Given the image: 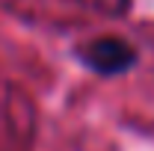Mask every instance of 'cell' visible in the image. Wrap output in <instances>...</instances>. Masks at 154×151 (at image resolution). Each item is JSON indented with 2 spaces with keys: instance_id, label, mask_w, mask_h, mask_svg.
I'll use <instances>...</instances> for the list:
<instances>
[{
  "instance_id": "1",
  "label": "cell",
  "mask_w": 154,
  "mask_h": 151,
  "mask_svg": "<svg viewBox=\"0 0 154 151\" xmlns=\"http://www.w3.org/2000/svg\"><path fill=\"white\" fill-rule=\"evenodd\" d=\"M134 48L125 42V39H116V36H104V39H95L92 45H86L83 48V62L98 71V74H122V71H128L131 65H134Z\"/></svg>"
}]
</instances>
